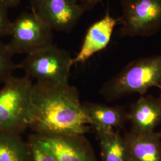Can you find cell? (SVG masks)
I'll use <instances>...</instances> for the list:
<instances>
[{
  "mask_svg": "<svg viewBox=\"0 0 161 161\" xmlns=\"http://www.w3.org/2000/svg\"><path fill=\"white\" fill-rule=\"evenodd\" d=\"M117 24L118 18L113 17L109 10L103 17L92 23L86 31L79 52L73 58V64H84L96 53L106 48Z\"/></svg>",
  "mask_w": 161,
  "mask_h": 161,
  "instance_id": "9",
  "label": "cell"
},
{
  "mask_svg": "<svg viewBox=\"0 0 161 161\" xmlns=\"http://www.w3.org/2000/svg\"><path fill=\"white\" fill-rule=\"evenodd\" d=\"M80 5L84 8L85 11L91 10L94 8L99 3L103 0H78Z\"/></svg>",
  "mask_w": 161,
  "mask_h": 161,
  "instance_id": "18",
  "label": "cell"
},
{
  "mask_svg": "<svg viewBox=\"0 0 161 161\" xmlns=\"http://www.w3.org/2000/svg\"><path fill=\"white\" fill-rule=\"evenodd\" d=\"M73 58L69 52L53 44L26 55L19 69L36 82L62 84L69 82Z\"/></svg>",
  "mask_w": 161,
  "mask_h": 161,
  "instance_id": "4",
  "label": "cell"
},
{
  "mask_svg": "<svg viewBox=\"0 0 161 161\" xmlns=\"http://www.w3.org/2000/svg\"><path fill=\"white\" fill-rule=\"evenodd\" d=\"M33 83L26 75L12 76L0 90V132L21 134L31 122Z\"/></svg>",
  "mask_w": 161,
  "mask_h": 161,
  "instance_id": "3",
  "label": "cell"
},
{
  "mask_svg": "<svg viewBox=\"0 0 161 161\" xmlns=\"http://www.w3.org/2000/svg\"><path fill=\"white\" fill-rule=\"evenodd\" d=\"M82 104L90 124L96 132L121 128L127 119V113L120 107L92 102H84Z\"/></svg>",
  "mask_w": 161,
  "mask_h": 161,
  "instance_id": "11",
  "label": "cell"
},
{
  "mask_svg": "<svg viewBox=\"0 0 161 161\" xmlns=\"http://www.w3.org/2000/svg\"><path fill=\"white\" fill-rule=\"evenodd\" d=\"M131 161H161V131L146 134H125Z\"/></svg>",
  "mask_w": 161,
  "mask_h": 161,
  "instance_id": "12",
  "label": "cell"
},
{
  "mask_svg": "<svg viewBox=\"0 0 161 161\" xmlns=\"http://www.w3.org/2000/svg\"><path fill=\"white\" fill-rule=\"evenodd\" d=\"M8 8L0 0V38L8 36L12 22L8 16Z\"/></svg>",
  "mask_w": 161,
  "mask_h": 161,
  "instance_id": "17",
  "label": "cell"
},
{
  "mask_svg": "<svg viewBox=\"0 0 161 161\" xmlns=\"http://www.w3.org/2000/svg\"><path fill=\"white\" fill-rule=\"evenodd\" d=\"M13 56L7 44L0 40V82L4 83L19 69L18 64L13 61Z\"/></svg>",
  "mask_w": 161,
  "mask_h": 161,
  "instance_id": "16",
  "label": "cell"
},
{
  "mask_svg": "<svg viewBox=\"0 0 161 161\" xmlns=\"http://www.w3.org/2000/svg\"><path fill=\"white\" fill-rule=\"evenodd\" d=\"M90 121L80 93L68 82H36L31 93L29 128L42 136L84 135Z\"/></svg>",
  "mask_w": 161,
  "mask_h": 161,
  "instance_id": "1",
  "label": "cell"
},
{
  "mask_svg": "<svg viewBox=\"0 0 161 161\" xmlns=\"http://www.w3.org/2000/svg\"><path fill=\"white\" fill-rule=\"evenodd\" d=\"M0 161H32L28 142L20 134L0 132Z\"/></svg>",
  "mask_w": 161,
  "mask_h": 161,
  "instance_id": "14",
  "label": "cell"
},
{
  "mask_svg": "<svg viewBox=\"0 0 161 161\" xmlns=\"http://www.w3.org/2000/svg\"><path fill=\"white\" fill-rule=\"evenodd\" d=\"M160 90H161V88H160ZM160 99H161V97H160Z\"/></svg>",
  "mask_w": 161,
  "mask_h": 161,
  "instance_id": "20",
  "label": "cell"
},
{
  "mask_svg": "<svg viewBox=\"0 0 161 161\" xmlns=\"http://www.w3.org/2000/svg\"><path fill=\"white\" fill-rule=\"evenodd\" d=\"M152 87L161 88V53L131 62L104 84L100 93L112 102L132 93L143 96Z\"/></svg>",
  "mask_w": 161,
  "mask_h": 161,
  "instance_id": "2",
  "label": "cell"
},
{
  "mask_svg": "<svg viewBox=\"0 0 161 161\" xmlns=\"http://www.w3.org/2000/svg\"><path fill=\"white\" fill-rule=\"evenodd\" d=\"M102 161H131L125 137L115 131L97 132Z\"/></svg>",
  "mask_w": 161,
  "mask_h": 161,
  "instance_id": "13",
  "label": "cell"
},
{
  "mask_svg": "<svg viewBox=\"0 0 161 161\" xmlns=\"http://www.w3.org/2000/svg\"><path fill=\"white\" fill-rule=\"evenodd\" d=\"M8 8H14L19 6L22 0H2Z\"/></svg>",
  "mask_w": 161,
  "mask_h": 161,
  "instance_id": "19",
  "label": "cell"
},
{
  "mask_svg": "<svg viewBox=\"0 0 161 161\" xmlns=\"http://www.w3.org/2000/svg\"><path fill=\"white\" fill-rule=\"evenodd\" d=\"M53 31L34 12H24L12 22L10 41L7 43L13 55L28 54L53 44Z\"/></svg>",
  "mask_w": 161,
  "mask_h": 161,
  "instance_id": "6",
  "label": "cell"
},
{
  "mask_svg": "<svg viewBox=\"0 0 161 161\" xmlns=\"http://www.w3.org/2000/svg\"><path fill=\"white\" fill-rule=\"evenodd\" d=\"M127 118L131 122L132 133L142 135L155 131L161 124V99L142 96L132 104Z\"/></svg>",
  "mask_w": 161,
  "mask_h": 161,
  "instance_id": "10",
  "label": "cell"
},
{
  "mask_svg": "<svg viewBox=\"0 0 161 161\" xmlns=\"http://www.w3.org/2000/svg\"><path fill=\"white\" fill-rule=\"evenodd\" d=\"M120 32L126 36H150L161 29V0H119Z\"/></svg>",
  "mask_w": 161,
  "mask_h": 161,
  "instance_id": "5",
  "label": "cell"
},
{
  "mask_svg": "<svg viewBox=\"0 0 161 161\" xmlns=\"http://www.w3.org/2000/svg\"><path fill=\"white\" fill-rule=\"evenodd\" d=\"M32 161H58L44 141L36 134L31 135L28 141Z\"/></svg>",
  "mask_w": 161,
  "mask_h": 161,
  "instance_id": "15",
  "label": "cell"
},
{
  "mask_svg": "<svg viewBox=\"0 0 161 161\" xmlns=\"http://www.w3.org/2000/svg\"><path fill=\"white\" fill-rule=\"evenodd\" d=\"M58 161H98L84 135L40 136Z\"/></svg>",
  "mask_w": 161,
  "mask_h": 161,
  "instance_id": "8",
  "label": "cell"
},
{
  "mask_svg": "<svg viewBox=\"0 0 161 161\" xmlns=\"http://www.w3.org/2000/svg\"><path fill=\"white\" fill-rule=\"evenodd\" d=\"M31 10L53 31L69 32L86 12L78 0H30Z\"/></svg>",
  "mask_w": 161,
  "mask_h": 161,
  "instance_id": "7",
  "label": "cell"
}]
</instances>
